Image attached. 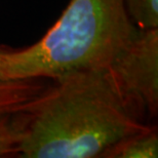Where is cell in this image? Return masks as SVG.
I'll list each match as a JSON object with an SVG mask.
<instances>
[{"mask_svg":"<svg viewBox=\"0 0 158 158\" xmlns=\"http://www.w3.org/2000/svg\"><path fill=\"white\" fill-rule=\"evenodd\" d=\"M53 82L21 113L18 156L100 157L116 142L151 125L127 105L108 68L71 72Z\"/></svg>","mask_w":158,"mask_h":158,"instance_id":"cell-1","label":"cell"},{"mask_svg":"<svg viewBox=\"0 0 158 158\" xmlns=\"http://www.w3.org/2000/svg\"><path fill=\"white\" fill-rule=\"evenodd\" d=\"M138 29L124 0H70L37 42L0 53V74L9 79L55 80L71 72L108 68Z\"/></svg>","mask_w":158,"mask_h":158,"instance_id":"cell-2","label":"cell"},{"mask_svg":"<svg viewBox=\"0 0 158 158\" xmlns=\"http://www.w3.org/2000/svg\"><path fill=\"white\" fill-rule=\"evenodd\" d=\"M121 97L141 119L158 113V29H138L108 66Z\"/></svg>","mask_w":158,"mask_h":158,"instance_id":"cell-3","label":"cell"},{"mask_svg":"<svg viewBox=\"0 0 158 158\" xmlns=\"http://www.w3.org/2000/svg\"><path fill=\"white\" fill-rule=\"evenodd\" d=\"M7 47L0 45V53ZM45 87L42 79H9L0 74V117L24 112Z\"/></svg>","mask_w":158,"mask_h":158,"instance_id":"cell-4","label":"cell"},{"mask_svg":"<svg viewBox=\"0 0 158 158\" xmlns=\"http://www.w3.org/2000/svg\"><path fill=\"white\" fill-rule=\"evenodd\" d=\"M100 157L103 158H156L158 157L157 127L151 124L144 131L121 139Z\"/></svg>","mask_w":158,"mask_h":158,"instance_id":"cell-5","label":"cell"},{"mask_svg":"<svg viewBox=\"0 0 158 158\" xmlns=\"http://www.w3.org/2000/svg\"><path fill=\"white\" fill-rule=\"evenodd\" d=\"M23 138V121L21 113L0 117V157L18 155Z\"/></svg>","mask_w":158,"mask_h":158,"instance_id":"cell-6","label":"cell"},{"mask_svg":"<svg viewBox=\"0 0 158 158\" xmlns=\"http://www.w3.org/2000/svg\"><path fill=\"white\" fill-rule=\"evenodd\" d=\"M126 11L141 30L158 29V0H124Z\"/></svg>","mask_w":158,"mask_h":158,"instance_id":"cell-7","label":"cell"}]
</instances>
